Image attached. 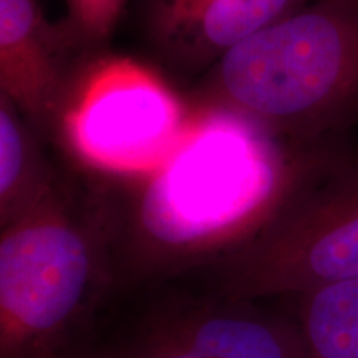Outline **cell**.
Returning a JSON list of instances; mask_svg holds the SVG:
<instances>
[{"label":"cell","instance_id":"obj_3","mask_svg":"<svg viewBox=\"0 0 358 358\" xmlns=\"http://www.w3.org/2000/svg\"><path fill=\"white\" fill-rule=\"evenodd\" d=\"M110 227L80 222L48 186L0 236V358H71L108 274Z\"/></svg>","mask_w":358,"mask_h":358},{"label":"cell","instance_id":"obj_4","mask_svg":"<svg viewBox=\"0 0 358 358\" xmlns=\"http://www.w3.org/2000/svg\"><path fill=\"white\" fill-rule=\"evenodd\" d=\"M358 280V159L308 150L284 203L243 245L214 261V294L243 301Z\"/></svg>","mask_w":358,"mask_h":358},{"label":"cell","instance_id":"obj_1","mask_svg":"<svg viewBox=\"0 0 358 358\" xmlns=\"http://www.w3.org/2000/svg\"><path fill=\"white\" fill-rule=\"evenodd\" d=\"M303 151L236 111L201 105L163 168L145 179L127 231L134 268L217 261L271 221Z\"/></svg>","mask_w":358,"mask_h":358},{"label":"cell","instance_id":"obj_8","mask_svg":"<svg viewBox=\"0 0 358 358\" xmlns=\"http://www.w3.org/2000/svg\"><path fill=\"white\" fill-rule=\"evenodd\" d=\"M38 0H0V95L35 122L60 106V65Z\"/></svg>","mask_w":358,"mask_h":358},{"label":"cell","instance_id":"obj_9","mask_svg":"<svg viewBox=\"0 0 358 358\" xmlns=\"http://www.w3.org/2000/svg\"><path fill=\"white\" fill-rule=\"evenodd\" d=\"M295 322L313 358H358V280L295 295Z\"/></svg>","mask_w":358,"mask_h":358},{"label":"cell","instance_id":"obj_2","mask_svg":"<svg viewBox=\"0 0 358 358\" xmlns=\"http://www.w3.org/2000/svg\"><path fill=\"white\" fill-rule=\"evenodd\" d=\"M204 106L231 110L295 151L358 124V0H313L214 64Z\"/></svg>","mask_w":358,"mask_h":358},{"label":"cell","instance_id":"obj_6","mask_svg":"<svg viewBox=\"0 0 358 358\" xmlns=\"http://www.w3.org/2000/svg\"><path fill=\"white\" fill-rule=\"evenodd\" d=\"M213 297L155 313L123 358H313L297 322Z\"/></svg>","mask_w":358,"mask_h":358},{"label":"cell","instance_id":"obj_11","mask_svg":"<svg viewBox=\"0 0 358 358\" xmlns=\"http://www.w3.org/2000/svg\"><path fill=\"white\" fill-rule=\"evenodd\" d=\"M124 0H66L69 22L83 38L100 42L113 30Z\"/></svg>","mask_w":358,"mask_h":358},{"label":"cell","instance_id":"obj_10","mask_svg":"<svg viewBox=\"0 0 358 358\" xmlns=\"http://www.w3.org/2000/svg\"><path fill=\"white\" fill-rule=\"evenodd\" d=\"M50 185L37 181L30 140L19 110L0 95V219L2 226L25 211Z\"/></svg>","mask_w":358,"mask_h":358},{"label":"cell","instance_id":"obj_12","mask_svg":"<svg viewBox=\"0 0 358 358\" xmlns=\"http://www.w3.org/2000/svg\"><path fill=\"white\" fill-rule=\"evenodd\" d=\"M71 358H111V357H71ZM113 358H123V357H113Z\"/></svg>","mask_w":358,"mask_h":358},{"label":"cell","instance_id":"obj_7","mask_svg":"<svg viewBox=\"0 0 358 358\" xmlns=\"http://www.w3.org/2000/svg\"><path fill=\"white\" fill-rule=\"evenodd\" d=\"M307 0H146V22L161 50L178 64L216 62Z\"/></svg>","mask_w":358,"mask_h":358},{"label":"cell","instance_id":"obj_5","mask_svg":"<svg viewBox=\"0 0 358 358\" xmlns=\"http://www.w3.org/2000/svg\"><path fill=\"white\" fill-rule=\"evenodd\" d=\"M191 113L155 71L129 58L93 66L62 118V133L85 166L150 178L181 143Z\"/></svg>","mask_w":358,"mask_h":358}]
</instances>
